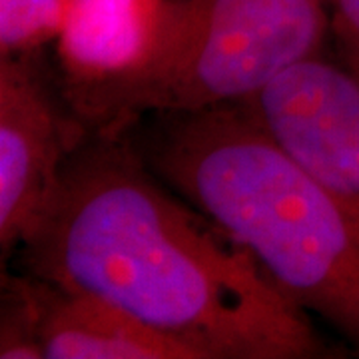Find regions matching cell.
<instances>
[{
	"label": "cell",
	"mask_w": 359,
	"mask_h": 359,
	"mask_svg": "<svg viewBox=\"0 0 359 359\" xmlns=\"http://www.w3.org/2000/svg\"><path fill=\"white\" fill-rule=\"evenodd\" d=\"M186 200L128 132L88 130L20 248L26 276L104 299L198 359L330 358L309 316Z\"/></svg>",
	"instance_id": "cell-1"
},
{
	"label": "cell",
	"mask_w": 359,
	"mask_h": 359,
	"mask_svg": "<svg viewBox=\"0 0 359 359\" xmlns=\"http://www.w3.org/2000/svg\"><path fill=\"white\" fill-rule=\"evenodd\" d=\"M154 116L132 138L150 170L359 355V205L299 166L242 104Z\"/></svg>",
	"instance_id": "cell-2"
},
{
	"label": "cell",
	"mask_w": 359,
	"mask_h": 359,
	"mask_svg": "<svg viewBox=\"0 0 359 359\" xmlns=\"http://www.w3.org/2000/svg\"><path fill=\"white\" fill-rule=\"evenodd\" d=\"M330 36V0H170L146 62L66 104L92 132L122 134L142 114L248 102Z\"/></svg>",
	"instance_id": "cell-3"
},
{
	"label": "cell",
	"mask_w": 359,
	"mask_h": 359,
	"mask_svg": "<svg viewBox=\"0 0 359 359\" xmlns=\"http://www.w3.org/2000/svg\"><path fill=\"white\" fill-rule=\"evenodd\" d=\"M242 106L299 166L359 205V58L323 48Z\"/></svg>",
	"instance_id": "cell-4"
},
{
	"label": "cell",
	"mask_w": 359,
	"mask_h": 359,
	"mask_svg": "<svg viewBox=\"0 0 359 359\" xmlns=\"http://www.w3.org/2000/svg\"><path fill=\"white\" fill-rule=\"evenodd\" d=\"M36 54L0 58V250L22 244L88 128L65 114L34 65Z\"/></svg>",
	"instance_id": "cell-5"
},
{
	"label": "cell",
	"mask_w": 359,
	"mask_h": 359,
	"mask_svg": "<svg viewBox=\"0 0 359 359\" xmlns=\"http://www.w3.org/2000/svg\"><path fill=\"white\" fill-rule=\"evenodd\" d=\"M170 0H68L56 39L66 102L138 70L162 34Z\"/></svg>",
	"instance_id": "cell-6"
},
{
	"label": "cell",
	"mask_w": 359,
	"mask_h": 359,
	"mask_svg": "<svg viewBox=\"0 0 359 359\" xmlns=\"http://www.w3.org/2000/svg\"><path fill=\"white\" fill-rule=\"evenodd\" d=\"M26 278L44 359H198L188 346L104 299Z\"/></svg>",
	"instance_id": "cell-7"
},
{
	"label": "cell",
	"mask_w": 359,
	"mask_h": 359,
	"mask_svg": "<svg viewBox=\"0 0 359 359\" xmlns=\"http://www.w3.org/2000/svg\"><path fill=\"white\" fill-rule=\"evenodd\" d=\"M68 0H0V58L28 56L58 39Z\"/></svg>",
	"instance_id": "cell-8"
},
{
	"label": "cell",
	"mask_w": 359,
	"mask_h": 359,
	"mask_svg": "<svg viewBox=\"0 0 359 359\" xmlns=\"http://www.w3.org/2000/svg\"><path fill=\"white\" fill-rule=\"evenodd\" d=\"M0 358L44 359L36 306L30 294L26 276L11 278L4 290L2 321H0Z\"/></svg>",
	"instance_id": "cell-9"
},
{
	"label": "cell",
	"mask_w": 359,
	"mask_h": 359,
	"mask_svg": "<svg viewBox=\"0 0 359 359\" xmlns=\"http://www.w3.org/2000/svg\"><path fill=\"white\" fill-rule=\"evenodd\" d=\"M330 4L337 50L359 58V0H330Z\"/></svg>",
	"instance_id": "cell-10"
}]
</instances>
